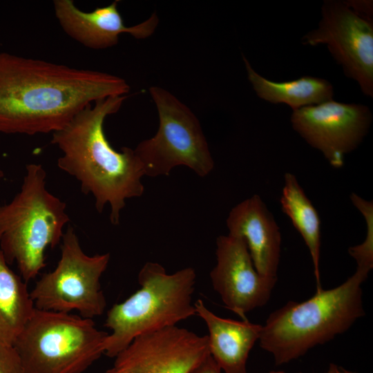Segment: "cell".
<instances>
[{
	"label": "cell",
	"instance_id": "obj_17",
	"mask_svg": "<svg viewBox=\"0 0 373 373\" xmlns=\"http://www.w3.org/2000/svg\"><path fill=\"white\" fill-rule=\"evenodd\" d=\"M280 204L283 213L300 234L314 266L316 290L322 289L320 275L321 219L294 174L285 173Z\"/></svg>",
	"mask_w": 373,
	"mask_h": 373
},
{
	"label": "cell",
	"instance_id": "obj_13",
	"mask_svg": "<svg viewBox=\"0 0 373 373\" xmlns=\"http://www.w3.org/2000/svg\"><path fill=\"white\" fill-rule=\"evenodd\" d=\"M118 1L84 12L72 0H55V16L64 31L83 46L92 49H104L115 46L122 33L134 38L146 39L153 34L159 18L155 13L144 21L127 27L117 10Z\"/></svg>",
	"mask_w": 373,
	"mask_h": 373
},
{
	"label": "cell",
	"instance_id": "obj_8",
	"mask_svg": "<svg viewBox=\"0 0 373 373\" xmlns=\"http://www.w3.org/2000/svg\"><path fill=\"white\" fill-rule=\"evenodd\" d=\"M61 257L52 271L46 273L30 291L36 309L70 313L91 318L103 314L106 300L100 278L106 269L109 253L88 256L69 225L64 232Z\"/></svg>",
	"mask_w": 373,
	"mask_h": 373
},
{
	"label": "cell",
	"instance_id": "obj_1",
	"mask_svg": "<svg viewBox=\"0 0 373 373\" xmlns=\"http://www.w3.org/2000/svg\"><path fill=\"white\" fill-rule=\"evenodd\" d=\"M118 76L0 52V133H54L99 99L125 95Z\"/></svg>",
	"mask_w": 373,
	"mask_h": 373
},
{
	"label": "cell",
	"instance_id": "obj_18",
	"mask_svg": "<svg viewBox=\"0 0 373 373\" xmlns=\"http://www.w3.org/2000/svg\"><path fill=\"white\" fill-rule=\"evenodd\" d=\"M8 265L0 249V340L12 345L35 307L27 283Z\"/></svg>",
	"mask_w": 373,
	"mask_h": 373
},
{
	"label": "cell",
	"instance_id": "obj_22",
	"mask_svg": "<svg viewBox=\"0 0 373 373\" xmlns=\"http://www.w3.org/2000/svg\"><path fill=\"white\" fill-rule=\"evenodd\" d=\"M222 372L219 365L209 354L193 369L191 373H222Z\"/></svg>",
	"mask_w": 373,
	"mask_h": 373
},
{
	"label": "cell",
	"instance_id": "obj_20",
	"mask_svg": "<svg viewBox=\"0 0 373 373\" xmlns=\"http://www.w3.org/2000/svg\"><path fill=\"white\" fill-rule=\"evenodd\" d=\"M0 373H23L19 357L13 345L1 340Z\"/></svg>",
	"mask_w": 373,
	"mask_h": 373
},
{
	"label": "cell",
	"instance_id": "obj_7",
	"mask_svg": "<svg viewBox=\"0 0 373 373\" xmlns=\"http://www.w3.org/2000/svg\"><path fill=\"white\" fill-rule=\"evenodd\" d=\"M149 93L157 111L158 129L134 149L145 175H169L178 166H187L202 178L208 175L214 161L197 117L166 89L153 86Z\"/></svg>",
	"mask_w": 373,
	"mask_h": 373
},
{
	"label": "cell",
	"instance_id": "obj_6",
	"mask_svg": "<svg viewBox=\"0 0 373 373\" xmlns=\"http://www.w3.org/2000/svg\"><path fill=\"white\" fill-rule=\"evenodd\" d=\"M108 334L91 318L35 308L12 345L23 373H84Z\"/></svg>",
	"mask_w": 373,
	"mask_h": 373
},
{
	"label": "cell",
	"instance_id": "obj_2",
	"mask_svg": "<svg viewBox=\"0 0 373 373\" xmlns=\"http://www.w3.org/2000/svg\"><path fill=\"white\" fill-rule=\"evenodd\" d=\"M126 95L99 99L79 112L63 128L52 133L51 143L62 152L58 167L80 183L82 192L92 194L95 207L102 213L111 207L110 221L119 224L126 200L143 195L142 164L134 149L115 151L106 139L104 123L116 113Z\"/></svg>",
	"mask_w": 373,
	"mask_h": 373
},
{
	"label": "cell",
	"instance_id": "obj_9",
	"mask_svg": "<svg viewBox=\"0 0 373 373\" xmlns=\"http://www.w3.org/2000/svg\"><path fill=\"white\" fill-rule=\"evenodd\" d=\"M318 28L302 39L305 45L326 44L345 74L362 92L373 96V25L344 1H325Z\"/></svg>",
	"mask_w": 373,
	"mask_h": 373
},
{
	"label": "cell",
	"instance_id": "obj_21",
	"mask_svg": "<svg viewBox=\"0 0 373 373\" xmlns=\"http://www.w3.org/2000/svg\"><path fill=\"white\" fill-rule=\"evenodd\" d=\"M344 2L351 10L361 17L372 21V1H346Z\"/></svg>",
	"mask_w": 373,
	"mask_h": 373
},
{
	"label": "cell",
	"instance_id": "obj_19",
	"mask_svg": "<svg viewBox=\"0 0 373 373\" xmlns=\"http://www.w3.org/2000/svg\"><path fill=\"white\" fill-rule=\"evenodd\" d=\"M350 198L364 218L366 233L363 242L350 247L348 249V253L356 260L357 267L372 269L373 267V202L354 192L350 194Z\"/></svg>",
	"mask_w": 373,
	"mask_h": 373
},
{
	"label": "cell",
	"instance_id": "obj_10",
	"mask_svg": "<svg viewBox=\"0 0 373 373\" xmlns=\"http://www.w3.org/2000/svg\"><path fill=\"white\" fill-rule=\"evenodd\" d=\"M291 122L311 146L338 169L344 165L345 155L357 148L367 133L372 114L366 106L332 99L293 111Z\"/></svg>",
	"mask_w": 373,
	"mask_h": 373
},
{
	"label": "cell",
	"instance_id": "obj_15",
	"mask_svg": "<svg viewBox=\"0 0 373 373\" xmlns=\"http://www.w3.org/2000/svg\"><path fill=\"white\" fill-rule=\"evenodd\" d=\"M195 314L205 323L209 354L223 373H246L249 354L258 341L262 325L247 319L236 321L217 316L198 299Z\"/></svg>",
	"mask_w": 373,
	"mask_h": 373
},
{
	"label": "cell",
	"instance_id": "obj_23",
	"mask_svg": "<svg viewBox=\"0 0 373 373\" xmlns=\"http://www.w3.org/2000/svg\"><path fill=\"white\" fill-rule=\"evenodd\" d=\"M269 373H286L283 371H271ZM326 373H348V371L340 368L337 365L334 363H330L329 368Z\"/></svg>",
	"mask_w": 373,
	"mask_h": 373
},
{
	"label": "cell",
	"instance_id": "obj_16",
	"mask_svg": "<svg viewBox=\"0 0 373 373\" xmlns=\"http://www.w3.org/2000/svg\"><path fill=\"white\" fill-rule=\"evenodd\" d=\"M249 81L257 95L273 104H286L293 111L332 100L333 87L327 80L303 76L299 79L275 82L257 73L242 55Z\"/></svg>",
	"mask_w": 373,
	"mask_h": 373
},
{
	"label": "cell",
	"instance_id": "obj_25",
	"mask_svg": "<svg viewBox=\"0 0 373 373\" xmlns=\"http://www.w3.org/2000/svg\"><path fill=\"white\" fill-rule=\"evenodd\" d=\"M4 176V173L2 170L0 169V179Z\"/></svg>",
	"mask_w": 373,
	"mask_h": 373
},
{
	"label": "cell",
	"instance_id": "obj_5",
	"mask_svg": "<svg viewBox=\"0 0 373 373\" xmlns=\"http://www.w3.org/2000/svg\"><path fill=\"white\" fill-rule=\"evenodd\" d=\"M195 280L192 267L169 274L162 265L146 262L137 276L140 289L107 312L104 326L111 332L104 342V354L115 357L137 336L196 315L192 302Z\"/></svg>",
	"mask_w": 373,
	"mask_h": 373
},
{
	"label": "cell",
	"instance_id": "obj_11",
	"mask_svg": "<svg viewBox=\"0 0 373 373\" xmlns=\"http://www.w3.org/2000/svg\"><path fill=\"white\" fill-rule=\"evenodd\" d=\"M216 265L210 272L214 290L225 307L247 319L246 314L269 301L277 278H267L256 271L245 240L222 235L216 240Z\"/></svg>",
	"mask_w": 373,
	"mask_h": 373
},
{
	"label": "cell",
	"instance_id": "obj_4",
	"mask_svg": "<svg viewBox=\"0 0 373 373\" xmlns=\"http://www.w3.org/2000/svg\"><path fill=\"white\" fill-rule=\"evenodd\" d=\"M26 169L20 191L0 206V249L27 283L46 266V249L60 243L70 218L66 203L46 189L43 166L30 163Z\"/></svg>",
	"mask_w": 373,
	"mask_h": 373
},
{
	"label": "cell",
	"instance_id": "obj_3",
	"mask_svg": "<svg viewBox=\"0 0 373 373\" xmlns=\"http://www.w3.org/2000/svg\"><path fill=\"white\" fill-rule=\"evenodd\" d=\"M370 271L356 267L338 287L316 290L305 301H289L271 312L262 325L260 347L280 365L347 331L365 315L361 286Z\"/></svg>",
	"mask_w": 373,
	"mask_h": 373
},
{
	"label": "cell",
	"instance_id": "obj_14",
	"mask_svg": "<svg viewBox=\"0 0 373 373\" xmlns=\"http://www.w3.org/2000/svg\"><path fill=\"white\" fill-rule=\"evenodd\" d=\"M231 236L242 238L258 273L277 278L281 252V233L260 196L254 195L236 204L227 218Z\"/></svg>",
	"mask_w": 373,
	"mask_h": 373
},
{
	"label": "cell",
	"instance_id": "obj_12",
	"mask_svg": "<svg viewBox=\"0 0 373 373\" xmlns=\"http://www.w3.org/2000/svg\"><path fill=\"white\" fill-rule=\"evenodd\" d=\"M209 354L207 335L175 325L137 336L114 364L131 373H191Z\"/></svg>",
	"mask_w": 373,
	"mask_h": 373
},
{
	"label": "cell",
	"instance_id": "obj_24",
	"mask_svg": "<svg viewBox=\"0 0 373 373\" xmlns=\"http://www.w3.org/2000/svg\"><path fill=\"white\" fill-rule=\"evenodd\" d=\"M105 373H131L125 367L114 365L113 367L111 369L107 370Z\"/></svg>",
	"mask_w": 373,
	"mask_h": 373
}]
</instances>
